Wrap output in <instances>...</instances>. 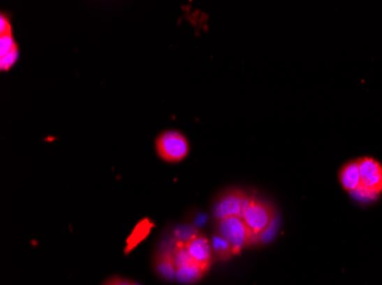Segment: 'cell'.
Returning <instances> with one entry per match:
<instances>
[{"mask_svg": "<svg viewBox=\"0 0 382 285\" xmlns=\"http://www.w3.org/2000/svg\"><path fill=\"white\" fill-rule=\"evenodd\" d=\"M360 167V186L351 193L357 200L371 202L382 194V164L374 157L357 159Z\"/></svg>", "mask_w": 382, "mask_h": 285, "instance_id": "1", "label": "cell"}, {"mask_svg": "<svg viewBox=\"0 0 382 285\" xmlns=\"http://www.w3.org/2000/svg\"><path fill=\"white\" fill-rule=\"evenodd\" d=\"M215 224L216 234L226 238L233 245L236 254H240L244 248L250 247L258 241L242 217H227L224 219L215 222Z\"/></svg>", "mask_w": 382, "mask_h": 285, "instance_id": "2", "label": "cell"}, {"mask_svg": "<svg viewBox=\"0 0 382 285\" xmlns=\"http://www.w3.org/2000/svg\"><path fill=\"white\" fill-rule=\"evenodd\" d=\"M274 208L265 201L254 197H251L242 215V218L252 231L256 240H259L263 236V233L268 231L274 222Z\"/></svg>", "mask_w": 382, "mask_h": 285, "instance_id": "3", "label": "cell"}, {"mask_svg": "<svg viewBox=\"0 0 382 285\" xmlns=\"http://www.w3.org/2000/svg\"><path fill=\"white\" fill-rule=\"evenodd\" d=\"M156 151L159 157L164 161L180 162L189 154V141L180 132L168 130L161 132L156 139Z\"/></svg>", "mask_w": 382, "mask_h": 285, "instance_id": "4", "label": "cell"}, {"mask_svg": "<svg viewBox=\"0 0 382 285\" xmlns=\"http://www.w3.org/2000/svg\"><path fill=\"white\" fill-rule=\"evenodd\" d=\"M250 198L247 192L237 188L228 190L219 195L213 206V217L215 222L224 219L227 217H242Z\"/></svg>", "mask_w": 382, "mask_h": 285, "instance_id": "5", "label": "cell"}, {"mask_svg": "<svg viewBox=\"0 0 382 285\" xmlns=\"http://www.w3.org/2000/svg\"><path fill=\"white\" fill-rule=\"evenodd\" d=\"M184 243V248H186L190 258L195 263H198L199 266L209 270L212 257H213V249H212V243L209 238H206L204 234L195 233Z\"/></svg>", "mask_w": 382, "mask_h": 285, "instance_id": "6", "label": "cell"}, {"mask_svg": "<svg viewBox=\"0 0 382 285\" xmlns=\"http://www.w3.org/2000/svg\"><path fill=\"white\" fill-rule=\"evenodd\" d=\"M339 182L344 191L349 194L354 193L360 186V167L358 161L351 160L346 163L339 171Z\"/></svg>", "mask_w": 382, "mask_h": 285, "instance_id": "7", "label": "cell"}, {"mask_svg": "<svg viewBox=\"0 0 382 285\" xmlns=\"http://www.w3.org/2000/svg\"><path fill=\"white\" fill-rule=\"evenodd\" d=\"M156 270L164 279H172L177 275V267L174 263L173 250L168 249L159 252L156 258Z\"/></svg>", "mask_w": 382, "mask_h": 285, "instance_id": "8", "label": "cell"}, {"mask_svg": "<svg viewBox=\"0 0 382 285\" xmlns=\"http://www.w3.org/2000/svg\"><path fill=\"white\" fill-rule=\"evenodd\" d=\"M206 272L207 270L203 268L202 266H199L198 263H191L189 265L181 267V268H177L175 277L180 282L191 284V283L197 282V281L202 279L203 276L205 275Z\"/></svg>", "mask_w": 382, "mask_h": 285, "instance_id": "9", "label": "cell"}, {"mask_svg": "<svg viewBox=\"0 0 382 285\" xmlns=\"http://www.w3.org/2000/svg\"><path fill=\"white\" fill-rule=\"evenodd\" d=\"M211 243L212 249H213V254H214L215 256H216V258L220 259V261H228V259H230L231 257L236 256L233 245H231L226 238H222V236L215 234V236L212 238Z\"/></svg>", "mask_w": 382, "mask_h": 285, "instance_id": "10", "label": "cell"}, {"mask_svg": "<svg viewBox=\"0 0 382 285\" xmlns=\"http://www.w3.org/2000/svg\"><path fill=\"white\" fill-rule=\"evenodd\" d=\"M152 227V224L149 220H142L141 223H139V225L136 226L133 231L132 236L127 240L126 252H130L135 245H139L140 242L148 236Z\"/></svg>", "mask_w": 382, "mask_h": 285, "instance_id": "11", "label": "cell"}, {"mask_svg": "<svg viewBox=\"0 0 382 285\" xmlns=\"http://www.w3.org/2000/svg\"><path fill=\"white\" fill-rule=\"evenodd\" d=\"M15 49H17V45H16L12 33L0 35V57L5 56Z\"/></svg>", "mask_w": 382, "mask_h": 285, "instance_id": "12", "label": "cell"}, {"mask_svg": "<svg viewBox=\"0 0 382 285\" xmlns=\"http://www.w3.org/2000/svg\"><path fill=\"white\" fill-rule=\"evenodd\" d=\"M17 56H19V49L13 50V52H10V54H7L5 56L0 57V68H1V71L10 70L15 64L16 61H17Z\"/></svg>", "mask_w": 382, "mask_h": 285, "instance_id": "13", "label": "cell"}, {"mask_svg": "<svg viewBox=\"0 0 382 285\" xmlns=\"http://www.w3.org/2000/svg\"><path fill=\"white\" fill-rule=\"evenodd\" d=\"M7 33H12V28H10L8 17L3 13L0 15V35H7Z\"/></svg>", "mask_w": 382, "mask_h": 285, "instance_id": "14", "label": "cell"}, {"mask_svg": "<svg viewBox=\"0 0 382 285\" xmlns=\"http://www.w3.org/2000/svg\"><path fill=\"white\" fill-rule=\"evenodd\" d=\"M105 285H134L132 283L128 282V281H125V279H109Z\"/></svg>", "mask_w": 382, "mask_h": 285, "instance_id": "15", "label": "cell"}, {"mask_svg": "<svg viewBox=\"0 0 382 285\" xmlns=\"http://www.w3.org/2000/svg\"><path fill=\"white\" fill-rule=\"evenodd\" d=\"M134 285H136V284H134Z\"/></svg>", "mask_w": 382, "mask_h": 285, "instance_id": "16", "label": "cell"}]
</instances>
